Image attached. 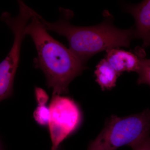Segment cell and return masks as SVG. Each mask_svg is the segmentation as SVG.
<instances>
[{
	"label": "cell",
	"mask_w": 150,
	"mask_h": 150,
	"mask_svg": "<svg viewBox=\"0 0 150 150\" xmlns=\"http://www.w3.org/2000/svg\"><path fill=\"white\" fill-rule=\"evenodd\" d=\"M105 51V59L120 76L125 71L138 72L139 60L135 54L118 48Z\"/></svg>",
	"instance_id": "6"
},
{
	"label": "cell",
	"mask_w": 150,
	"mask_h": 150,
	"mask_svg": "<svg viewBox=\"0 0 150 150\" xmlns=\"http://www.w3.org/2000/svg\"><path fill=\"white\" fill-rule=\"evenodd\" d=\"M31 22L25 29V35H30L37 53L34 60L35 67L45 75L48 88L53 89V95L65 94L74 79L81 74L84 65L62 43L55 40L47 32L31 9Z\"/></svg>",
	"instance_id": "2"
},
{
	"label": "cell",
	"mask_w": 150,
	"mask_h": 150,
	"mask_svg": "<svg viewBox=\"0 0 150 150\" xmlns=\"http://www.w3.org/2000/svg\"><path fill=\"white\" fill-rule=\"evenodd\" d=\"M134 53L139 60V69L138 73L139 79L137 83L139 84H150V61L146 58L144 49L137 46L134 51Z\"/></svg>",
	"instance_id": "8"
},
{
	"label": "cell",
	"mask_w": 150,
	"mask_h": 150,
	"mask_svg": "<svg viewBox=\"0 0 150 150\" xmlns=\"http://www.w3.org/2000/svg\"><path fill=\"white\" fill-rule=\"evenodd\" d=\"M33 116L35 121L40 126H47L49 122V108L45 104H38L34 111Z\"/></svg>",
	"instance_id": "9"
},
{
	"label": "cell",
	"mask_w": 150,
	"mask_h": 150,
	"mask_svg": "<svg viewBox=\"0 0 150 150\" xmlns=\"http://www.w3.org/2000/svg\"><path fill=\"white\" fill-rule=\"evenodd\" d=\"M94 73L96 81L103 91L115 86L117 79L120 76L105 59H102L97 65Z\"/></svg>",
	"instance_id": "7"
},
{
	"label": "cell",
	"mask_w": 150,
	"mask_h": 150,
	"mask_svg": "<svg viewBox=\"0 0 150 150\" xmlns=\"http://www.w3.org/2000/svg\"><path fill=\"white\" fill-rule=\"evenodd\" d=\"M62 16L58 21L49 23L37 14L38 18L47 30H51L66 37L70 51L84 65L95 54L112 48L129 47L135 38L133 27L122 30L115 27L112 16L104 12V21L96 25L88 27L75 26L70 23L74 16L71 11L60 9Z\"/></svg>",
	"instance_id": "1"
},
{
	"label": "cell",
	"mask_w": 150,
	"mask_h": 150,
	"mask_svg": "<svg viewBox=\"0 0 150 150\" xmlns=\"http://www.w3.org/2000/svg\"><path fill=\"white\" fill-rule=\"evenodd\" d=\"M150 111L149 109L125 117L112 115L95 139L87 150H116L129 146L149 133Z\"/></svg>",
	"instance_id": "3"
},
{
	"label": "cell",
	"mask_w": 150,
	"mask_h": 150,
	"mask_svg": "<svg viewBox=\"0 0 150 150\" xmlns=\"http://www.w3.org/2000/svg\"><path fill=\"white\" fill-rule=\"evenodd\" d=\"M49 110L51 150H58L62 142L79 126L81 112L74 100L56 94L52 96Z\"/></svg>",
	"instance_id": "4"
},
{
	"label": "cell",
	"mask_w": 150,
	"mask_h": 150,
	"mask_svg": "<svg viewBox=\"0 0 150 150\" xmlns=\"http://www.w3.org/2000/svg\"><path fill=\"white\" fill-rule=\"evenodd\" d=\"M0 150H2L1 146V144H0Z\"/></svg>",
	"instance_id": "12"
},
{
	"label": "cell",
	"mask_w": 150,
	"mask_h": 150,
	"mask_svg": "<svg viewBox=\"0 0 150 150\" xmlns=\"http://www.w3.org/2000/svg\"><path fill=\"white\" fill-rule=\"evenodd\" d=\"M129 146L132 148V150H150L149 133L146 134Z\"/></svg>",
	"instance_id": "10"
},
{
	"label": "cell",
	"mask_w": 150,
	"mask_h": 150,
	"mask_svg": "<svg viewBox=\"0 0 150 150\" xmlns=\"http://www.w3.org/2000/svg\"><path fill=\"white\" fill-rule=\"evenodd\" d=\"M125 11L131 14L135 18V38L143 40V47L146 48L150 43V1L144 0L136 5L124 6Z\"/></svg>",
	"instance_id": "5"
},
{
	"label": "cell",
	"mask_w": 150,
	"mask_h": 150,
	"mask_svg": "<svg viewBox=\"0 0 150 150\" xmlns=\"http://www.w3.org/2000/svg\"><path fill=\"white\" fill-rule=\"evenodd\" d=\"M35 95L38 104H46L48 100V96L44 90L39 87L35 88Z\"/></svg>",
	"instance_id": "11"
}]
</instances>
